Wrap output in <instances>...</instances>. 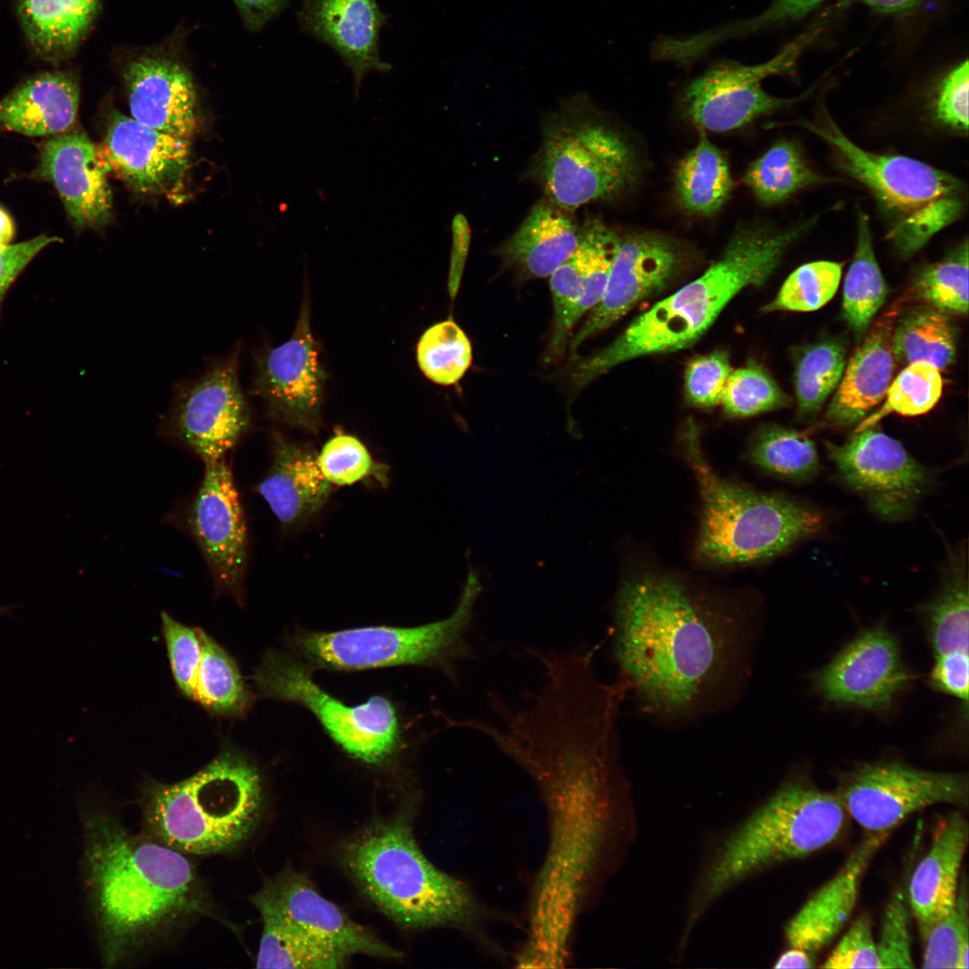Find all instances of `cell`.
<instances>
[{
	"instance_id": "cell-44",
	"label": "cell",
	"mask_w": 969,
	"mask_h": 969,
	"mask_svg": "<svg viewBox=\"0 0 969 969\" xmlns=\"http://www.w3.org/2000/svg\"><path fill=\"white\" fill-rule=\"evenodd\" d=\"M416 357L419 368L431 381L450 386L469 369L473 351L466 333L449 319L424 331L417 344Z\"/></svg>"
},
{
	"instance_id": "cell-27",
	"label": "cell",
	"mask_w": 969,
	"mask_h": 969,
	"mask_svg": "<svg viewBox=\"0 0 969 969\" xmlns=\"http://www.w3.org/2000/svg\"><path fill=\"white\" fill-rule=\"evenodd\" d=\"M884 834L870 833L863 839L839 871L790 920L785 936L790 947L816 955L835 938L856 905L862 876Z\"/></svg>"
},
{
	"instance_id": "cell-25",
	"label": "cell",
	"mask_w": 969,
	"mask_h": 969,
	"mask_svg": "<svg viewBox=\"0 0 969 969\" xmlns=\"http://www.w3.org/2000/svg\"><path fill=\"white\" fill-rule=\"evenodd\" d=\"M297 20L304 32L334 49L350 69L355 95L365 74L391 69L380 55L387 15L376 0H303Z\"/></svg>"
},
{
	"instance_id": "cell-20",
	"label": "cell",
	"mask_w": 969,
	"mask_h": 969,
	"mask_svg": "<svg viewBox=\"0 0 969 969\" xmlns=\"http://www.w3.org/2000/svg\"><path fill=\"white\" fill-rule=\"evenodd\" d=\"M896 638L882 626L860 633L815 679L826 700L868 710L888 707L909 680Z\"/></svg>"
},
{
	"instance_id": "cell-60",
	"label": "cell",
	"mask_w": 969,
	"mask_h": 969,
	"mask_svg": "<svg viewBox=\"0 0 969 969\" xmlns=\"http://www.w3.org/2000/svg\"><path fill=\"white\" fill-rule=\"evenodd\" d=\"M14 234L13 222L9 214L0 207V249L10 244Z\"/></svg>"
},
{
	"instance_id": "cell-46",
	"label": "cell",
	"mask_w": 969,
	"mask_h": 969,
	"mask_svg": "<svg viewBox=\"0 0 969 969\" xmlns=\"http://www.w3.org/2000/svg\"><path fill=\"white\" fill-rule=\"evenodd\" d=\"M968 893L965 882L958 889L949 912L921 934L922 968H968Z\"/></svg>"
},
{
	"instance_id": "cell-13",
	"label": "cell",
	"mask_w": 969,
	"mask_h": 969,
	"mask_svg": "<svg viewBox=\"0 0 969 969\" xmlns=\"http://www.w3.org/2000/svg\"><path fill=\"white\" fill-rule=\"evenodd\" d=\"M180 31L149 46L115 51L135 120L188 139L198 129V98Z\"/></svg>"
},
{
	"instance_id": "cell-6",
	"label": "cell",
	"mask_w": 969,
	"mask_h": 969,
	"mask_svg": "<svg viewBox=\"0 0 969 969\" xmlns=\"http://www.w3.org/2000/svg\"><path fill=\"white\" fill-rule=\"evenodd\" d=\"M341 854L345 869L361 891L403 927L458 922L473 911L466 888L420 851L406 819L369 826L353 836Z\"/></svg>"
},
{
	"instance_id": "cell-50",
	"label": "cell",
	"mask_w": 969,
	"mask_h": 969,
	"mask_svg": "<svg viewBox=\"0 0 969 969\" xmlns=\"http://www.w3.org/2000/svg\"><path fill=\"white\" fill-rule=\"evenodd\" d=\"M162 621L175 681L183 694L194 699L202 659L199 628L188 627L165 612Z\"/></svg>"
},
{
	"instance_id": "cell-40",
	"label": "cell",
	"mask_w": 969,
	"mask_h": 969,
	"mask_svg": "<svg viewBox=\"0 0 969 969\" xmlns=\"http://www.w3.org/2000/svg\"><path fill=\"white\" fill-rule=\"evenodd\" d=\"M845 365V345L838 339L821 340L800 351L794 369L799 416H813L822 408L836 389Z\"/></svg>"
},
{
	"instance_id": "cell-18",
	"label": "cell",
	"mask_w": 969,
	"mask_h": 969,
	"mask_svg": "<svg viewBox=\"0 0 969 969\" xmlns=\"http://www.w3.org/2000/svg\"><path fill=\"white\" fill-rule=\"evenodd\" d=\"M261 918L286 921L347 957L366 955L397 959L402 953L352 920L326 899L310 879L291 867L268 878L251 896Z\"/></svg>"
},
{
	"instance_id": "cell-14",
	"label": "cell",
	"mask_w": 969,
	"mask_h": 969,
	"mask_svg": "<svg viewBox=\"0 0 969 969\" xmlns=\"http://www.w3.org/2000/svg\"><path fill=\"white\" fill-rule=\"evenodd\" d=\"M820 31L819 27L808 30L760 64L726 60L711 65L684 90L681 100L685 115L701 129L726 132L791 103L795 99L767 93L762 82L791 72Z\"/></svg>"
},
{
	"instance_id": "cell-38",
	"label": "cell",
	"mask_w": 969,
	"mask_h": 969,
	"mask_svg": "<svg viewBox=\"0 0 969 969\" xmlns=\"http://www.w3.org/2000/svg\"><path fill=\"white\" fill-rule=\"evenodd\" d=\"M758 201L781 203L791 195L821 180L790 141L772 145L747 168L743 179Z\"/></svg>"
},
{
	"instance_id": "cell-45",
	"label": "cell",
	"mask_w": 969,
	"mask_h": 969,
	"mask_svg": "<svg viewBox=\"0 0 969 969\" xmlns=\"http://www.w3.org/2000/svg\"><path fill=\"white\" fill-rule=\"evenodd\" d=\"M842 266L819 260L801 265L784 281L776 297L765 307V312H809L821 309L837 292Z\"/></svg>"
},
{
	"instance_id": "cell-54",
	"label": "cell",
	"mask_w": 969,
	"mask_h": 969,
	"mask_svg": "<svg viewBox=\"0 0 969 969\" xmlns=\"http://www.w3.org/2000/svg\"><path fill=\"white\" fill-rule=\"evenodd\" d=\"M968 73L967 59L952 68L942 79L934 102L936 118L959 132L968 129Z\"/></svg>"
},
{
	"instance_id": "cell-35",
	"label": "cell",
	"mask_w": 969,
	"mask_h": 969,
	"mask_svg": "<svg viewBox=\"0 0 969 969\" xmlns=\"http://www.w3.org/2000/svg\"><path fill=\"white\" fill-rule=\"evenodd\" d=\"M893 349L902 364L925 361L940 371L955 362L956 330L947 314L921 304L900 315L894 325Z\"/></svg>"
},
{
	"instance_id": "cell-34",
	"label": "cell",
	"mask_w": 969,
	"mask_h": 969,
	"mask_svg": "<svg viewBox=\"0 0 969 969\" xmlns=\"http://www.w3.org/2000/svg\"><path fill=\"white\" fill-rule=\"evenodd\" d=\"M674 187L680 206L697 215L715 214L729 198L733 187L729 164L704 130L697 144L678 163Z\"/></svg>"
},
{
	"instance_id": "cell-43",
	"label": "cell",
	"mask_w": 969,
	"mask_h": 969,
	"mask_svg": "<svg viewBox=\"0 0 969 969\" xmlns=\"http://www.w3.org/2000/svg\"><path fill=\"white\" fill-rule=\"evenodd\" d=\"M940 370L935 365L918 361L905 365L892 380L882 406L860 422L855 432L874 426L889 414L917 416L930 411L943 392Z\"/></svg>"
},
{
	"instance_id": "cell-31",
	"label": "cell",
	"mask_w": 969,
	"mask_h": 969,
	"mask_svg": "<svg viewBox=\"0 0 969 969\" xmlns=\"http://www.w3.org/2000/svg\"><path fill=\"white\" fill-rule=\"evenodd\" d=\"M579 231L568 211L541 200L497 253L522 278L549 277L576 249Z\"/></svg>"
},
{
	"instance_id": "cell-39",
	"label": "cell",
	"mask_w": 969,
	"mask_h": 969,
	"mask_svg": "<svg viewBox=\"0 0 969 969\" xmlns=\"http://www.w3.org/2000/svg\"><path fill=\"white\" fill-rule=\"evenodd\" d=\"M747 454L761 469L792 481L810 479L820 467L816 445L806 433L777 425L761 427Z\"/></svg>"
},
{
	"instance_id": "cell-15",
	"label": "cell",
	"mask_w": 969,
	"mask_h": 969,
	"mask_svg": "<svg viewBox=\"0 0 969 969\" xmlns=\"http://www.w3.org/2000/svg\"><path fill=\"white\" fill-rule=\"evenodd\" d=\"M825 448L843 484L884 519L909 516L929 486V470L875 425L841 445L828 441Z\"/></svg>"
},
{
	"instance_id": "cell-23",
	"label": "cell",
	"mask_w": 969,
	"mask_h": 969,
	"mask_svg": "<svg viewBox=\"0 0 969 969\" xmlns=\"http://www.w3.org/2000/svg\"><path fill=\"white\" fill-rule=\"evenodd\" d=\"M108 171L88 135L69 131L46 140L31 175L55 188L70 223L83 231L102 227L112 217Z\"/></svg>"
},
{
	"instance_id": "cell-11",
	"label": "cell",
	"mask_w": 969,
	"mask_h": 969,
	"mask_svg": "<svg viewBox=\"0 0 969 969\" xmlns=\"http://www.w3.org/2000/svg\"><path fill=\"white\" fill-rule=\"evenodd\" d=\"M253 679L264 695L308 709L336 744L355 759L380 764L398 748L396 711L382 696L347 706L319 687L301 663L276 651L264 656Z\"/></svg>"
},
{
	"instance_id": "cell-52",
	"label": "cell",
	"mask_w": 969,
	"mask_h": 969,
	"mask_svg": "<svg viewBox=\"0 0 969 969\" xmlns=\"http://www.w3.org/2000/svg\"><path fill=\"white\" fill-rule=\"evenodd\" d=\"M732 371L729 355L724 351H715L692 359L685 372V390L688 401L702 407L720 404Z\"/></svg>"
},
{
	"instance_id": "cell-26",
	"label": "cell",
	"mask_w": 969,
	"mask_h": 969,
	"mask_svg": "<svg viewBox=\"0 0 969 969\" xmlns=\"http://www.w3.org/2000/svg\"><path fill=\"white\" fill-rule=\"evenodd\" d=\"M897 314L895 308L880 318L850 358L824 415V425L859 423L884 399L897 362L892 343Z\"/></svg>"
},
{
	"instance_id": "cell-2",
	"label": "cell",
	"mask_w": 969,
	"mask_h": 969,
	"mask_svg": "<svg viewBox=\"0 0 969 969\" xmlns=\"http://www.w3.org/2000/svg\"><path fill=\"white\" fill-rule=\"evenodd\" d=\"M83 829L84 883L107 966L193 919L231 928L183 852L131 834L107 811L85 810Z\"/></svg>"
},
{
	"instance_id": "cell-19",
	"label": "cell",
	"mask_w": 969,
	"mask_h": 969,
	"mask_svg": "<svg viewBox=\"0 0 969 969\" xmlns=\"http://www.w3.org/2000/svg\"><path fill=\"white\" fill-rule=\"evenodd\" d=\"M325 379L304 302L291 337L258 359L255 389L272 417L316 432Z\"/></svg>"
},
{
	"instance_id": "cell-16",
	"label": "cell",
	"mask_w": 969,
	"mask_h": 969,
	"mask_svg": "<svg viewBox=\"0 0 969 969\" xmlns=\"http://www.w3.org/2000/svg\"><path fill=\"white\" fill-rule=\"evenodd\" d=\"M249 423L234 352L179 389L167 430L205 464L224 458Z\"/></svg>"
},
{
	"instance_id": "cell-10",
	"label": "cell",
	"mask_w": 969,
	"mask_h": 969,
	"mask_svg": "<svg viewBox=\"0 0 969 969\" xmlns=\"http://www.w3.org/2000/svg\"><path fill=\"white\" fill-rule=\"evenodd\" d=\"M537 172L548 200L569 212L622 193L637 162L615 129L572 106L545 123Z\"/></svg>"
},
{
	"instance_id": "cell-59",
	"label": "cell",
	"mask_w": 969,
	"mask_h": 969,
	"mask_svg": "<svg viewBox=\"0 0 969 969\" xmlns=\"http://www.w3.org/2000/svg\"><path fill=\"white\" fill-rule=\"evenodd\" d=\"M816 956L808 951L798 947H791L782 953L774 968H811L815 966Z\"/></svg>"
},
{
	"instance_id": "cell-24",
	"label": "cell",
	"mask_w": 969,
	"mask_h": 969,
	"mask_svg": "<svg viewBox=\"0 0 969 969\" xmlns=\"http://www.w3.org/2000/svg\"><path fill=\"white\" fill-rule=\"evenodd\" d=\"M110 115L99 148L109 170L141 193H167L179 187L189 165L188 140L154 130L117 111Z\"/></svg>"
},
{
	"instance_id": "cell-61",
	"label": "cell",
	"mask_w": 969,
	"mask_h": 969,
	"mask_svg": "<svg viewBox=\"0 0 969 969\" xmlns=\"http://www.w3.org/2000/svg\"><path fill=\"white\" fill-rule=\"evenodd\" d=\"M8 611H9V607H0V615H2V614H4V613H6V612H8Z\"/></svg>"
},
{
	"instance_id": "cell-55",
	"label": "cell",
	"mask_w": 969,
	"mask_h": 969,
	"mask_svg": "<svg viewBox=\"0 0 969 969\" xmlns=\"http://www.w3.org/2000/svg\"><path fill=\"white\" fill-rule=\"evenodd\" d=\"M58 241L57 236L40 234L0 249V316L4 297L18 276L42 249Z\"/></svg>"
},
{
	"instance_id": "cell-28",
	"label": "cell",
	"mask_w": 969,
	"mask_h": 969,
	"mask_svg": "<svg viewBox=\"0 0 969 969\" xmlns=\"http://www.w3.org/2000/svg\"><path fill=\"white\" fill-rule=\"evenodd\" d=\"M968 833L963 815L948 813L937 825L928 852L912 875L908 900L921 934L947 915L956 902Z\"/></svg>"
},
{
	"instance_id": "cell-21",
	"label": "cell",
	"mask_w": 969,
	"mask_h": 969,
	"mask_svg": "<svg viewBox=\"0 0 969 969\" xmlns=\"http://www.w3.org/2000/svg\"><path fill=\"white\" fill-rule=\"evenodd\" d=\"M681 261L677 246L655 233H635L621 240L603 295L573 337L570 350L605 331L639 301L662 289Z\"/></svg>"
},
{
	"instance_id": "cell-12",
	"label": "cell",
	"mask_w": 969,
	"mask_h": 969,
	"mask_svg": "<svg viewBox=\"0 0 969 969\" xmlns=\"http://www.w3.org/2000/svg\"><path fill=\"white\" fill-rule=\"evenodd\" d=\"M966 773L932 772L900 762L862 764L841 776L834 794L861 827L884 834L928 806L968 804Z\"/></svg>"
},
{
	"instance_id": "cell-53",
	"label": "cell",
	"mask_w": 969,
	"mask_h": 969,
	"mask_svg": "<svg viewBox=\"0 0 969 969\" xmlns=\"http://www.w3.org/2000/svg\"><path fill=\"white\" fill-rule=\"evenodd\" d=\"M822 968H880L868 913L858 917L831 952Z\"/></svg>"
},
{
	"instance_id": "cell-7",
	"label": "cell",
	"mask_w": 969,
	"mask_h": 969,
	"mask_svg": "<svg viewBox=\"0 0 969 969\" xmlns=\"http://www.w3.org/2000/svg\"><path fill=\"white\" fill-rule=\"evenodd\" d=\"M800 125L830 144L842 168L873 195L886 221V239L900 257L914 255L963 214L965 188L954 175L911 157L867 151L829 116Z\"/></svg>"
},
{
	"instance_id": "cell-57",
	"label": "cell",
	"mask_w": 969,
	"mask_h": 969,
	"mask_svg": "<svg viewBox=\"0 0 969 969\" xmlns=\"http://www.w3.org/2000/svg\"><path fill=\"white\" fill-rule=\"evenodd\" d=\"M471 229L462 214L452 221V249L449 271L448 290L453 301L458 293L470 245Z\"/></svg>"
},
{
	"instance_id": "cell-1",
	"label": "cell",
	"mask_w": 969,
	"mask_h": 969,
	"mask_svg": "<svg viewBox=\"0 0 969 969\" xmlns=\"http://www.w3.org/2000/svg\"><path fill=\"white\" fill-rule=\"evenodd\" d=\"M742 623L701 601L674 577L641 573L616 599L614 656L624 689L666 718H686L712 704L746 657Z\"/></svg>"
},
{
	"instance_id": "cell-9",
	"label": "cell",
	"mask_w": 969,
	"mask_h": 969,
	"mask_svg": "<svg viewBox=\"0 0 969 969\" xmlns=\"http://www.w3.org/2000/svg\"><path fill=\"white\" fill-rule=\"evenodd\" d=\"M481 591L470 575L458 606L449 617L415 627L367 626L330 633H303L296 641L315 665L336 669H364L415 665L441 671L460 683L461 664L475 659L467 634Z\"/></svg>"
},
{
	"instance_id": "cell-3",
	"label": "cell",
	"mask_w": 969,
	"mask_h": 969,
	"mask_svg": "<svg viewBox=\"0 0 969 969\" xmlns=\"http://www.w3.org/2000/svg\"><path fill=\"white\" fill-rule=\"evenodd\" d=\"M808 223L772 231L741 226L719 260L702 275L654 304L601 351L578 361L572 382L581 388L615 366L693 345L743 289L763 284Z\"/></svg>"
},
{
	"instance_id": "cell-49",
	"label": "cell",
	"mask_w": 969,
	"mask_h": 969,
	"mask_svg": "<svg viewBox=\"0 0 969 969\" xmlns=\"http://www.w3.org/2000/svg\"><path fill=\"white\" fill-rule=\"evenodd\" d=\"M829 0H773L770 6L754 18L728 23L713 30L714 39L721 43L729 39L748 35L763 29L799 19ZM885 13H904L927 0H858Z\"/></svg>"
},
{
	"instance_id": "cell-58",
	"label": "cell",
	"mask_w": 969,
	"mask_h": 969,
	"mask_svg": "<svg viewBox=\"0 0 969 969\" xmlns=\"http://www.w3.org/2000/svg\"><path fill=\"white\" fill-rule=\"evenodd\" d=\"M245 28L250 32L260 31L277 17L290 0H232Z\"/></svg>"
},
{
	"instance_id": "cell-37",
	"label": "cell",
	"mask_w": 969,
	"mask_h": 969,
	"mask_svg": "<svg viewBox=\"0 0 969 969\" xmlns=\"http://www.w3.org/2000/svg\"><path fill=\"white\" fill-rule=\"evenodd\" d=\"M262 921L257 968L334 969L345 967L349 960L286 921L267 917Z\"/></svg>"
},
{
	"instance_id": "cell-48",
	"label": "cell",
	"mask_w": 969,
	"mask_h": 969,
	"mask_svg": "<svg viewBox=\"0 0 969 969\" xmlns=\"http://www.w3.org/2000/svg\"><path fill=\"white\" fill-rule=\"evenodd\" d=\"M790 398L761 366L732 371L721 403L732 416H751L787 406Z\"/></svg>"
},
{
	"instance_id": "cell-22",
	"label": "cell",
	"mask_w": 969,
	"mask_h": 969,
	"mask_svg": "<svg viewBox=\"0 0 969 969\" xmlns=\"http://www.w3.org/2000/svg\"><path fill=\"white\" fill-rule=\"evenodd\" d=\"M621 239L603 222L587 219L572 254L549 275L553 330L548 360L564 354L572 329L600 301Z\"/></svg>"
},
{
	"instance_id": "cell-42",
	"label": "cell",
	"mask_w": 969,
	"mask_h": 969,
	"mask_svg": "<svg viewBox=\"0 0 969 969\" xmlns=\"http://www.w3.org/2000/svg\"><path fill=\"white\" fill-rule=\"evenodd\" d=\"M967 240L938 262L915 275L906 298L922 302L946 314L968 313Z\"/></svg>"
},
{
	"instance_id": "cell-47",
	"label": "cell",
	"mask_w": 969,
	"mask_h": 969,
	"mask_svg": "<svg viewBox=\"0 0 969 969\" xmlns=\"http://www.w3.org/2000/svg\"><path fill=\"white\" fill-rule=\"evenodd\" d=\"M319 467L333 486H346L374 480L382 486L388 483V467L375 461L356 437L336 432L317 454Z\"/></svg>"
},
{
	"instance_id": "cell-4",
	"label": "cell",
	"mask_w": 969,
	"mask_h": 969,
	"mask_svg": "<svg viewBox=\"0 0 969 969\" xmlns=\"http://www.w3.org/2000/svg\"><path fill=\"white\" fill-rule=\"evenodd\" d=\"M144 817L153 837L183 852L226 853L257 827L264 789L257 767L227 748L179 782H153L145 790Z\"/></svg>"
},
{
	"instance_id": "cell-51",
	"label": "cell",
	"mask_w": 969,
	"mask_h": 969,
	"mask_svg": "<svg viewBox=\"0 0 969 969\" xmlns=\"http://www.w3.org/2000/svg\"><path fill=\"white\" fill-rule=\"evenodd\" d=\"M876 943L880 968H914L910 912L903 892H896L886 904Z\"/></svg>"
},
{
	"instance_id": "cell-8",
	"label": "cell",
	"mask_w": 969,
	"mask_h": 969,
	"mask_svg": "<svg viewBox=\"0 0 969 969\" xmlns=\"http://www.w3.org/2000/svg\"><path fill=\"white\" fill-rule=\"evenodd\" d=\"M845 818L834 793L804 781L785 782L721 846L707 874L708 896L764 867L825 847L839 837Z\"/></svg>"
},
{
	"instance_id": "cell-30",
	"label": "cell",
	"mask_w": 969,
	"mask_h": 969,
	"mask_svg": "<svg viewBox=\"0 0 969 969\" xmlns=\"http://www.w3.org/2000/svg\"><path fill=\"white\" fill-rule=\"evenodd\" d=\"M79 80L72 71L38 74L0 100V132L52 136L71 131L78 114Z\"/></svg>"
},
{
	"instance_id": "cell-33",
	"label": "cell",
	"mask_w": 969,
	"mask_h": 969,
	"mask_svg": "<svg viewBox=\"0 0 969 969\" xmlns=\"http://www.w3.org/2000/svg\"><path fill=\"white\" fill-rule=\"evenodd\" d=\"M965 554L952 552L939 589L920 608L934 657L969 652V594Z\"/></svg>"
},
{
	"instance_id": "cell-41",
	"label": "cell",
	"mask_w": 969,
	"mask_h": 969,
	"mask_svg": "<svg viewBox=\"0 0 969 969\" xmlns=\"http://www.w3.org/2000/svg\"><path fill=\"white\" fill-rule=\"evenodd\" d=\"M202 659L194 699L221 714L240 715L250 705V694L231 657L203 630Z\"/></svg>"
},
{
	"instance_id": "cell-29",
	"label": "cell",
	"mask_w": 969,
	"mask_h": 969,
	"mask_svg": "<svg viewBox=\"0 0 969 969\" xmlns=\"http://www.w3.org/2000/svg\"><path fill=\"white\" fill-rule=\"evenodd\" d=\"M256 491L283 525L293 526L324 506L333 485L322 475L317 453L275 433L272 463Z\"/></svg>"
},
{
	"instance_id": "cell-32",
	"label": "cell",
	"mask_w": 969,
	"mask_h": 969,
	"mask_svg": "<svg viewBox=\"0 0 969 969\" xmlns=\"http://www.w3.org/2000/svg\"><path fill=\"white\" fill-rule=\"evenodd\" d=\"M100 8L101 0H20L18 6L31 44L48 60L71 57Z\"/></svg>"
},
{
	"instance_id": "cell-36",
	"label": "cell",
	"mask_w": 969,
	"mask_h": 969,
	"mask_svg": "<svg viewBox=\"0 0 969 969\" xmlns=\"http://www.w3.org/2000/svg\"><path fill=\"white\" fill-rule=\"evenodd\" d=\"M857 241L842 289V316L860 337L886 301L888 287L877 261L869 216L860 211Z\"/></svg>"
},
{
	"instance_id": "cell-17",
	"label": "cell",
	"mask_w": 969,
	"mask_h": 969,
	"mask_svg": "<svg viewBox=\"0 0 969 969\" xmlns=\"http://www.w3.org/2000/svg\"><path fill=\"white\" fill-rule=\"evenodd\" d=\"M205 465L202 481L188 511V527L216 589L240 600L248 534L240 494L224 458Z\"/></svg>"
},
{
	"instance_id": "cell-5",
	"label": "cell",
	"mask_w": 969,
	"mask_h": 969,
	"mask_svg": "<svg viewBox=\"0 0 969 969\" xmlns=\"http://www.w3.org/2000/svg\"><path fill=\"white\" fill-rule=\"evenodd\" d=\"M684 453L702 500L696 558L711 566L773 558L820 532L823 514L776 493H763L721 478L705 458L694 423L683 432Z\"/></svg>"
},
{
	"instance_id": "cell-56",
	"label": "cell",
	"mask_w": 969,
	"mask_h": 969,
	"mask_svg": "<svg viewBox=\"0 0 969 969\" xmlns=\"http://www.w3.org/2000/svg\"><path fill=\"white\" fill-rule=\"evenodd\" d=\"M930 684L960 700L964 711L968 710L969 652H955L935 658Z\"/></svg>"
}]
</instances>
